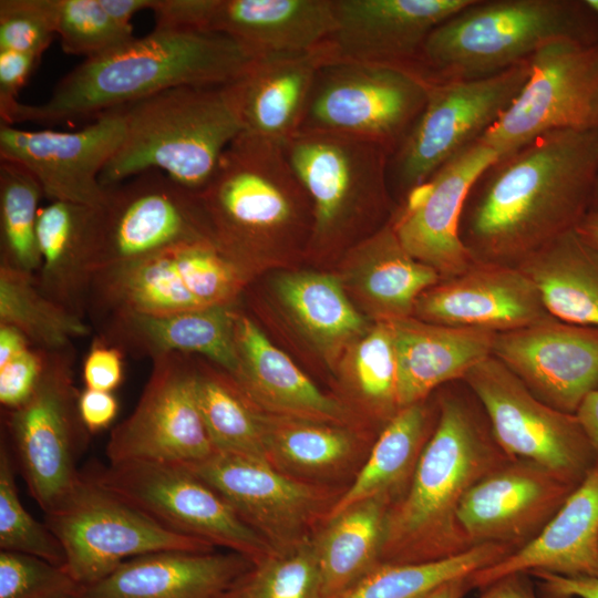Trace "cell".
Instances as JSON below:
<instances>
[{
	"label": "cell",
	"instance_id": "f546056e",
	"mask_svg": "<svg viewBox=\"0 0 598 598\" xmlns=\"http://www.w3.org/2000/svg\"><path fill=\"white\" fill-rule=\"evenodd\" d=\"M398 363V402L404 408L429 399L492 354L495 332L456 328L413 316L386 321Z\"/></svg>",
	"mask_w": 598,
	"mask_h": 598
},
{
	"label": "cell",
	"instance_id": "44dd1931",
	"mask_svg": "<svg viewBox=\"0 0 598 598\" xmlns=\"http://www.w3.org/2000/svg\"><path fill=\"white\" fill-rule=\"evenodd\" d=\"M474 142L402 199L391 221L404 249L433 268L441 279L456 276L473 262L458 225L466 196L483 171L498 158Z\"/></svg>",
	"mask_w": 598,
	"mask_h": 598
},
{
	"label": "cell",
	"instance_id": "83f0119b",
	"mask_svg": "<svg viewBox=\"0 0 598 598\" xmlns=\"http://www.w3.org/2000/svg\"><path fill=\"white\" fill-rule=\"evenodd\" d=\"M327 61L326 47L251 59L229 83L241 133L285 146L301 128L318 71Z\"/></svg>",
	"mask_w": 598,
	"mask_h": 598
},
{
	"label": "cell",
	"instance_id": "c3c4849f",
	"mask_svg": "<svg viewBox=\"0 0 598 598\" xmlns=\"http://www.w3.org/2000/svg\"><path fill=\"white\" fill-rule=\"evenodd\" d=\"M48 351L37 347L0 365V403L6 411L25 403L33 394L45 367Z\"/></svg>",
	"mask_w": 598,
	"mask_h": 598
},
{
	"label": "cell",
	"instance_id": "6f0895ef",
	"mask_svg": "<svg viewBox=\"0 0 598 598\" xmlns=\"http://www.w3.org/2000/svg\"><path fill=\"white\" fill-rule=\"evenodd\" d=\"M31 346L30 341L18 329L0 323V365Z\"/></svg>",
	"mask_w": 598,
	"mask_h": 598
},
{
	"label": "cell",
	"instance_id": "7a4b0ae2",
	"mask_svg": "<svg viewBox=\"0 0 598 598\" xmlns=\"http://www.w3.org/2000/svg\"><path fill=\"white\" fill-rule=\"evenodd\" d=\"M435 392L439 417L406 489L390 506L379 564L432 561L472 548L458 523L460 505L480 480L513 460L463 380Z\"/></svg>",
	"mask_w": 598,
	"mask_h": 598
},
{
	"label": "cell",
	"instance_id": "30bf717a",
	"mask_svg": "<svg viewBox=\"0 0 598 598\" xmlns=\"http://www.w3.org/2000/svg\"><path fill=\"white\" fill-rule=\"evenodd\" d=\"M529 72L530 59L488 78L429 84L422 112L390 157L389 179L403 199L496 123Z\"/></svg>",
	"mask_w": 598,
	"mask_h": 598
},
{
	"label": "cell",
	"instance_id": "f35d334b",
	"mask_svg": "<svg viewBox=\"0 0 598 598\" xmlns=\"http://www.w3.org/2000/svg\"><path fill=\"white\" fill-rule=\"evenodd\" d=\"M0 323L18 329L33 347L44 351L72 348L90 333L84 318L45 296L35 274L0 262Z\"/></svg>",
	"mask_w": 598,
	"mask_h": 598
},
{
	"label": "cell",
	"instance_id": "6da1fadb",
	"mask_svg": "<svg viewBox=\"0 0 598 598\" xmlns=\"http://www.w3.org/2000/svg\"><path fill=\"white\" fill-rule=\"evenodd\" d=\"M598 128L555 130L498 157L470 189L458 235L473 261L518 268L592 209Z\"/></svg>",
	"mask_w": 598,
	"mask_h": 598
},
{
	"label": "cell",
	"instance_id": "ee69618b",
	"mask_svg": "<svg viewBox=\"0 0 598 598\" xmlns=\"http://www.w3.org/2000/svg\"><path fill=\"white\" fill-rule=\"evenodd\" d=\"M0 550L37 556L64 566L65 554L55 535L24 508L16 485L14 467L7 445L0 447Z\"/></svg>",
	"mask_w": 598,
	"mask_h": 598
},
{
	"label": "cell",
	"instance_id": "277c9868",
	"mask_svg": "<svg viewBox=\"0 0 598 598\" xmlns=\"http://www.w3.org/2000/svg\"><path fill=\"white\" fill-rule=\"evenodd\" d=\"M117 110L125 133L100 175L105 188L158 171L198 194L243 132L229 83L172 87Z\"/></svg>",
	"mask_w": 598,
	"mask_h": 598
},
{
	"label": "cell",
	"instance_id": "f6af8a7d",
	"mask_svg": "<svg viewBox=\"0 0 598 598\" xmlns=\"http://www.w3.org/2000/svg\"><path fill=\"white\" fill-rule=\"evenodd\" d=\"M55 33L69 54L94 58L134 39L132 25L114 20L100 0H55Z\"/></svg>",
	"mask_w": 598,
	"mask_h": 598
},
{
	"label": "cell",
	"instance_id": "94428289",
	"mask_svg": "<svg viewBox=\"0 0 598 598\" xmlns=\"http://www.w3.org/2000/svg\"><path fill=\"white\" fill-rule=\"evenodd\" d=\"M576 231L586 243L598 249V209L590 210Z\"/></svg>",
	"mask_w": 598,
	"mask_h": 598
},
{
	"label": "cell",
	"instance_id": "4fadbf2b",
	"mask_svg": "<svg viewBox=\"0 0 598 598\" xmlns=\"http://www.w3.org/2000/svg\"><path fill=\"white\" fill-rule=\"evenodd\" d=\"M87 476L174 532L225 547L254 564L274 550L216 489L183 465L110 463Z\"/></svg>",
	"mask_w": 598,
	"mask_h": 598
},
{
	"label": "cell",
	"instance_id": "5bb4252c",
	"mask_svg": "<svg viewBox=\"0 0 598 598\" xmlns=\"http://www.w3.org/2000/svg\"><path fill=\"white\" fill-rule=\"evenodd\" d=\"M462 380L480 400L497 443L511 458L536 462L577 485L585 480L598 456L576 414L537 399L492 354Z\"/></svg>",
	"mask_w": 598,
	"mask_h": 598
},
{
	"label": "cell",
	"instance_id": "db71d44e",
	"mask_svg": "<svg viewBox=\"0 0 598 598\" xmlns=\"http://www.w3.org/2000/svg\"><path fill=\"white\" fill-rule=\"evenodd\" d=\"M544 598H598V578H573L547 571L528 573Z\"/></svg>",
	"mask_w": 598,
	"mask_h": 598
},
{
	"label": "cell",
	"instance_id": "6125c7cd",
	"mask_svg": "<svg viewBox=\"0 0 598 598\" xmlns=\"http://www.w3.org/2000/svg\"><path fill=\"white\" fill-rule=\"evenodd\" d=\"M585 2L598 16V0H585Z\"/></svg>",
	"mask_w": 598,
	"mask_h": 598
},
{
	"label": "cell",
	"instance_id": "7dc6e473",
	"mask_svg": "<svg viewBox=\"0 0 598 598\" xmlns=\"http://www.w3.org/2000/svg\"><path fill=\"white\" fill-rule=\"evenodd\" d=\"M55 33V0H1L0 50L41 58Z\"/></svg>",
	"mask_w": 598,
	"mask_h": 598
},
{
	"label": "cell",
	"instance_id": "60d3db41",
	"mask_svg": "<svg viewBox=\"0 0 598 598\" xmlns=\"http://www.w3.org/2000/svg\"><path fill=\"white\" fill-rule=\"evenodd\" d=\"M43 190L22 165L0 162V262L37 274L41 265L38 219Z\"/></svg>",
	"mask_w": 598,
	"mask_h": 598
},
{
	"label": "cell",
	"instance_id": "5b68a950",
	"mask_svg": "<svg viewBox=\"0 0 598 598\" xmlns=\"http://www.w3.org/2000/svg\"><path fill=\"white\" fill-rule=\"evenodd\" d=\"M558 41L598 43L585 0H473L432 30L419 72L429 84L484 79Z\"/></svg>",
	"mask_w": 598,
	"mask_h": 598
},
{
	"label": "cell",
	"instance_id": "4dcf8cb0",
	"mask_svg": "<svg viewBox=\"0 0 598 598\" xmlns=\"http://www.w3.org/2000/svg\"><path fill=\"white\" fill-rule=\"evenodd\" d=\"M93 207L50 202L38 219L41 265L35 274L40 290L71 312H89L93 274L90 229Z\"/></svg>",
	"mask_w": 598,
	"mask_h": 598
},
{
	"label": "cell",
	"instance_id": "7c38bea8",
	"mask_svg": "<svg viewBox=\"0 0 598 598\" xmlns=\"http://www.w3.org/2000/svg\"><path fill=\"white\" fill-rule=\"evenodd\" d=\"M427 86L401 70L327 61L318 71L300 131L374 143L392 156L422 112Z\"/></svg>",
	"mask_w": 598,
	"mask_h": 598
},
{
	"label": "cell",
	"instance_id": "7bdbcfd3",
	"mask_svg": "<svg viewBox=\"0 0 598 598\" xmlns=\"http://www.w3.org/2000/svg\"><path fill=\"white\" fill-rule=\"evenodd\" d=\"M351 382L365 409L385 423L400 410L396 354L386 321H375L354 344Z\"/></svg>",
	"mask_w": 598,
	"mask_h": 598
},
{
	"label": "cell",
	"instance_id": "484cf974",
	"mask_svg": "<svg viewBox=\"0 0 598 598\" xmlns=\"http://www.w3.org/2000/svg\"><path fill=\"white\" fill-rule=\"evenodd\" d=\"M252 566L230 550L159 551L123 563L75 598H221Z\"/></svg>",
	"mask_w": 598,
	"mask_h": 598
},
{
	"label": "cell",
	"instance_id": "d4e9b609",
	"mask_svg": "<svg viewBox=\"0 0 598 598\" xmlns=\"http://www.w3.org/2000/svg\"><path fill=\"white\" fill-rule=\"evenodd\" d=\"M238 371L230 377L262 413L346 425L349 409L323 393L261 329L236 310L234 327Z\"/></svg>",
	"mask_w": 598,
	"mask_h": 598
},
{
	"label": "cell",
	"instance_id": "7402d4cb",
	"mask_svg": "<svg viewBox=\"0 0 598 598\" xmlns=\"http://www.w3.org/2000/svg\"><path fill=\"white\" fill-rule=\"evenodd\" d=\"M472 1L333 0L336 30L326 44L328 61L374 64L423 79L419 60L427 37Z\"/></svg>",
	"mask_w": 598,
	"mask_h": 598
},
{
	"label": "cell",
	"instance_id": "1f68e13d",
	"mask_svg": "<svg viewBox=\"0 0 598 598\" xmlns=\"http://www.w3.org/2000/svg\"><path fill=\"white\" fill-rule=\"evenodd\" d=\"M431 396L401 408L385 423L327 519L369 498L390 495L396 501L404 493L439 417L436 396Z\"/></svg>",
	"mask_w": 598,
	"mask_h": 598
},
{
	"label": "cell",
	"instance_id": "b9f144b4",
	"mask_svg": "<svg viewBox=\"0 0 598 598\" xmlns=\"http://www.w3.org/2000/svg\"><path fill=\"white\" fill-rule=\"evenodd\" d=\"M221 598H324L313 535L274 549Z\"/></svg>",
	"mask_w": 598,
	"mask_h": 598
},
{
	"label": "cell",
	"instance_id": "836d02e7",
	"mask_svg": "<svg viewBox=\"0 0 598 598\" xmlns=\"http://www.w3.org/2000/svg\"><path fill=\"white\" fill-rule=\"evenodd\" d=\"M537 287L548 313L598 328V249L573 230L518 267Z\"/></svg>",
	"mask_w": 598,
	"mask_h": 598
},
{
	"label": "cell",
	"instance_id": "2e32d148",
	"mask_svg": "<svg viewBox=\"0 0 598 598\" xmlns=\"http://www.w3.org/2000/svg\"><path fill=\"white\" fill-rule=\"evenodd\" d=\"M183 466L216 489L272 549L312 536L343 492L295 478L262 460L221 452Z\"/></svg>",
	"mask_w": 598,
	"mask_h": 598
},
{
	"label": "cell",
	"instance_id": "9f6ffc18",
	"mask_svg": "<svg viewBox=\"0 0 598 598\" xmlns=\"http://www.w3.org/2000/svg\"><path fill=\"white\" fill-rule=\"evenodd\" d=\"M576 415L598 456V389L584 399Z\"/></svg>",
	"mask_w": 598,
	"mask_h": 598
},
{
	"label": "cell",
	"instance_id": "74e56055",
	"mask_svg": "<svg viewBox=\"0 0 598 598\" xmlns=\"http://www.w3.org/2000/svg\"><path fill=\"white\" fill-rule=\"evenodd\" d=\"M195 393L216 452L267 461L266 415L220 368L195 365Z\"/></svg>",
	"mask_w": 598,
	"mask_h": 598
},
{
	"label": "cell",
	"instance_id": "91938a15",
	"mask_svg": "<svg viewBox=\"0 0 598 598\" xmlns=\"http://www.w3.org/2000/svg\"><path fill=\"white\" fill-rule=\"evenodd\" d=\"M472 589L468 575L442 585L424 598H464Z\"/></svg>",
	"mask_w": 598,
	"mask_h": 598
},
{
	"label": "cell",
	"instance_id": "8d00e7d4",
	"mask_svg": "<svg viewBox=\"0 0 598 598\" xmlns=\"http://www.w3.org/2000/svg\"><path fill=\"white\" fill-rule=\"evenodd\" d=\"M276 291L295 322L323 352L339 351L371 328L334 276L287 274L277 280Z\"/></svg>",
	"mask_w": 598,
	"mask_h": 598
},
{
	"label": "cell",
	"instance_id": "bcb514c9",
	"mask_svg": "<svg viewBox=\"0 0 598 598\" xmlns=\"http://www.w3.org/2000/svg\"><path fill=\"white\" fill-rule=\"evenodd\" d=\"M82 588L63 566L0 550V598H75Z\"/></svg>",
	"mask_w": 598,
	"mask_h": 598
},
{
	"label": "cell",
	"instance_id": "cb8c5ba5",
	"mask_svg": "<svg viewBox=\"0 0 598 598\" xmlns=\"http://www.w3.org/2000/svg\"><path fill=\"white\" fill-rule=\"evenodd\" d=\"M234 306L165 315L113 312L95 319L99 337L135 359L167 353L197 355L228 375L238 371Z\"/></svg>",
	"mask_w": 598,
	"mask_h": 598
},
{
	"label": "cell",
	"instance_id": "e575fe53",
	"mask_svg": "<svg viewBox=\"0 0 598 598\" xmlns=\"http://www.w3.org/2000/svg\"><path fill=\"white\" fill-rule=\"evenodd\" d=\"M266 415V454L295 478L328 484L361 460V442L346 425Z\"/></svg>",
	"mask_w": 598,
	"mask_h": 598
},
{
	"label": "cell",
	"instance_id": "4316f807",
	"mask_svg": "<svg viewBox=\"0 0 598 598\" xmlns=\"http://www.w3.org/2000/svg\"><path fill=\"white\" fill-rule=\"evenodd\" d=\"M598 578V460L540 533L524 547L470 575L473 589L515 573Z\"/></svg>",
	"mask_w": 598,
	"mask_h": 598
},
{
	"label": "cell",
	"instance_id": "816d5d0a",
	"mask_svg": "<svg viewBox=\"0 0 598 598\" xmlns=\"http://www.w3.org/2000/svg\"><path fill=\"white\" fill-rule=\"evenodd\" d=\"M212 0H153L157 29L206 30Z\"/></svg>",
	"mask_w": 598,
	"mask_h": 598
},
{
	"label": "cell",
	"instance_id": "52a82bcc",
	"mask_svg": "<svg viewBox=\"0 0 598 598\" xmlns=\"http://www.w3.org/2000/svg\"><path fill=\"white\" fill-rule=\"evenodd\" d=\"M285 152L311 206L315 241L346 238L359 223L389 225L390 153L374 143L321 132H298Z\"/></svg>",
	"mask_w": 598,
	"mask_h": 598
},
{
	"label": "cell",
	"instance_id": "680465c9",
	"mask_svg": "<svg viewBox=\"0 0 598 598\" xmlns=\"http://www.w3.org/2000/svg\"><path fill=\"white\" fill-rule=\"evenodd\" d=\"M104 10L117 22L132 25L133 16L142 10H151L153 0H100Z\"/></svg>",
	"mask_w": 598,
	"mask_h": 598
},
{
	"label": "cell",
	"instance_id": "3957f363",
	"mask_svg": "<svg viewBox=\"0 0 598 598\" xmlns=\"http://www.w3.org/2000/svg\"><path fill=\"white\" fill-rule=\"evenodd\" d=\"M251 58L229 37L198 29H157L85 59L40 104L18 103L1 123L56 125L131 104L183 85H223Z\"/></svg>",
	"mask_w": 598,
	"mask_h": 598
},
{
	"label": "cell",
	"instance_id": "ab89813d",
	"mask_svg": "<svg viewBox=\"0 0 598 598\" xmlns=\"http://www.w3.org/2000/svg\"><path fill=\"white\" fill-rule=\"evenodd\" d=\"M513 553L485 543L445 559L414 564H378L332 598H424L442 585L474 574Z\"/></svg>",
	"mask_w": 598,
	"mask_h": 598
},
{
	"label": "cell",
	"instance_id": "ac0fdd59",
	"mask_svg": "<svg viewBox=\"0 0 598 598\" xmlns=\"http://www.w3.org/2000/svg\"><path fill=\"white\" fill-rule=\"evenodd\" d=\"M74 132L28 131L0 124V158L25 167L50 202L100 206V175L121 146L125 125L117 109Z\"/></svg>",
	"mask_w": 598,
	"mask_h": 598
},
{
	"label": "cell",
	"instance_id": "603a6c76",
	"mask_svg": "<svg viewBox=\"0 0 598 598\" xmlns=\"http://www.w3.org/2000/svg\"><path fill=\"white\" fill-rule=\"evenodd\" d=\"M550 316L535 283L515 267L473 261L416 299L413 317L436 324L495 333Z\"/></svg>",
	"mask_w": 598,
	"mask_h": 598
},
{
	"label": "cell",
	"instance_id": "be15d7a7",
	"mask_svg": "<svg viewBox=\"0 0 598 598\" xmlns=\"http://www.w3.org/2000/svg\"><path fill=\"white\" fill-rule=\"evenodd\" d=\"M592 209H598V183H597V188H596V193H595V199H594Z\"/></svg>",
	"mask_w": 598,
	"mask_h": 598
},
{
	"label": "cell",
	"instance_id": "d590c367",
	"mask_svg": "<svg viewBox=\"0 0 598 598\" xmlns=\"http://www.w3.org/2000/svg\"><path fill=\"white\" fill-rule=\"evenodd\" d=\"M394 497L360 502L327 519L313 534L324 598H332L380 563Z\"/></svg>",
	"mask_w": 598,
	"mask_h": 598
},
{
	"label": "cell",
	"instance_id": "e0dca14e",
	"mask_svg": "<svg viewBox=\"0 0 598 598\" xmlns=\"http://www.w3.org/2000/svg\"><path fill=\"white\" fill-rule=\"evenodd\" d=\"M193 359L190 354L167 353L152 360L136 406L109 437L105 453L111 464L188 465L216 452L198 409Z\"/></svg>",
	"mask_w": 598,
	"mask_h": 598
},
{
	"label": "cell",
	"instance_id": "681fc988",
	"mask_svg": "<svg viewBox=\"0 0 598 598\" xmlns=\"http://www.w3.org/2000/svg\"><path fill=\"white\" fill-rule=\"evenodd\" d=\"M124 355L96 336L83 362L85 389L113 392L118 388L124 377Z\"/></svg>",
	"mask_w": 598,
	"mask_h": 598
},
{
	"label": "cell",
	"instance_id": "9a60e30c",
	"mask_svg": "<svg viewBox=\"0 0 598 598\" xmlns=\"http://www.w3.org/2000/svg\"><path fill=\"white\" fill-rule=\"evenodd\" d=\"M598 128V43L558 41L530 58L529 76L478 140L507 155L555 130Z\"/></svg>",
	"mask_w": 598,
	"mask_h": 598
},
{
	"label": "cell",
	"instance_id": "ffe728a7",
	"mask_svg": "<svg viewBox=\"0 0 598 598\" xmlns=\"http://www.w3.org/2000/svg\"><path fill=\"white\" fill-rule=\"evenodd\" d=\"M492 355L540 401L576 414L598 389V328L548 316L495 334Z\"/></svg>",
	"mask_w": 598,
	"mask_h": 598
},
{
	"label": "cell",
	"instance_id": "f907efd6",
	"mask_svg": "<svg viewBox=\"0 0 598 598\" xmlns=\"http://www.w3.org/2000/svg\"><path fill=\"white\" fill-rule=\"evenodd\" d=\"M35 55L0 50V117L3 120L19 103L18 94L39 64Z\"/></svg>",
	"mask_w": 598,
	"mask_h": 598
},
{
	"label": "cell",
	"instance_id": "11a10c76",
	"mask_svg": "<svg viewBox=\"0 0 598 598\" xmlns=\"http://www.w3.org/2000/svg\"><path fill=\"white\" fill-rule=\"evenodd\" d=\"M528 573L506 575L482 589L480 598H539Z\"/></svg>",
	"mask_w": 598,
	"mask_h": 598
},
{
	"label": "cell",
	"instance_id": "9c48e42d",
	"mask_svg": "<svg viewBox=\"0 0 598 598\" xmlns=\"http://www.w3.org/2000/svg\"><path fill=\"white\" fill-rule=\"evenodd\" d=\"M45 524L63 547V567L83 587L140 556L215 547L174 532L83 474L65 502L45 514Z\"/></svg>",
	"mask_w": 598,
	"mask_h": 598
},
{
	"label": "cell",
	"instance_id": "ba28073f",
	"mask_svg": "<svg viewBox=\"0 0 598 598\" xmlns=\"http://www.w3.org/2000/svg\"><path fill=\"white\" fill-rule=\"evenodd\" d=\"M212 244L199 196L158 171H147L106 188L93 207L90 268L96 272L164 251Z\"/></svg>",
	"mask_w": 598,
	"mask_h": 598
},
{
	"label": "cell",
	"instance_id": "8992f818",
	"mask_svg": "<svg viewBox=\"0 0 598 598\" xmlns=\"http://www.w3.org/2000/svg\"><path fill=\"white\" fill-rule=\"evenodd\" d=\"M214 246L247 274L270 243L302 228L309 197L285 146L240 133L198 193Z\"/></svg>",
	"mask_w": 598,
	"mask_h": 598
},
{
	"label": "cell",
	"instance_id": "8fae6325",
	"mask_svg": "<svg viewBox=\"0 0 598 598\" xmlns=\"http://www.w3.org/2000/svg\"><path fill=\"white\" fill-rule=\"evenodd\" d=\"M73 362V348L48 351L33 394L6 415L21 473L44 514L65 502L82 475L76 461L89 432L79 414Z\"/></svg>",
	"mask_w": 598,
	"mask_h": 598
},
{
	"label": "cell",
	"instance_id": "f1b7e54d",
	"mask_svg": "<svg viewBox=\"0 0 598 598\" xmlns=\"http://www.w3.org/2000/svg\"><path fill=\"white\" fill-rule=\"evenodd\" d=\"M206 30L223 33L251 59L323 48L336 30L333 0H213Z\"/></svg>",
	"mask_w": 598,
	"mask_h": 598
},
{
	"label": "cell",
	"instance_id": "d6986e66",
	"mask_svg": "<svg viewBox=\"0 0 598 598\" xmlns=\"http://www.w3.org/2000/svg\"><path fill=\"white\" fill-rule=\"evenodd\" d=\"M578 485L529 460H509L464 496L458 523L470 545L532 542Z\"/></svg>",
	"mask_w": 598,
	"mask_h": 598
},
{
	"label": "cell",
	"instance_id": "d6a6232c",
	"mask_svg": "<svg viewBox=\"0 0 598 598\" xmlns=\"http://www.w3.org/2000/svg\"><path fill=\"white\" fill-rule=\"evenodd\" d=\"M349 260L357 291L377 321L413 316L420 295L441 280L404 249L391 223L355 245Z\"/></svg>",
	"mask_w": 598,
	"mask_h": 598
},
{
	"label": "cell",
	"instance_id": "f5cc1de1",
	"mask_svg": "<svg viewBox=\"0 0 598 598\" xmlns=\"http://www.w3.org/2000/svg\"><path fill=\"white\" fill-rule=\"evenodd\" d=\"M79 414L89 433L106 429L116 417L118 402L113 392L85 389L79 395Z\"/></svg>",
	"mask_w": 598,
	"mask_h": 598
}]
</instances>
